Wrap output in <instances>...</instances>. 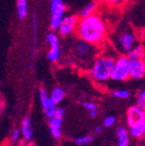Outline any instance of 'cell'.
<instances>
[{"label":"cell","instance_id":"1","mask_svg":"<svg viewBox=\"0 0 145 146\" xmlns=\"http://www.w3.org/2000/svg\"><path fill=\"white\" fill-rule=\"evenodd\" d=\"M75 35L91 45L98 46L107 36V27L98 14L94 13L87 17L79 18Z\"/></svg>","mask_w":145,"mask_h":146},{"label":"cell","instance_id":"2","mask_svg":"<svg viewBox=\"0 0 145 146\" xmlns=\"http://www.w3.org/2000/svg\"><path fill=\"white\" fill-rule=\"evenodd\" d=\"M116 59L111 55H102L93 62L89 75L96 81H106L111 78L113 68L115 66Z\"/></svg>","mask_w":145,"mask_h":146},{"label":"cell","instance_id":"3","mask_svg":"<svg viewBox=\"0 0 145 146\" xmlns=\"http://www.w3.org/2000/svg\"><path fill=\"white\" fill-rule=\"evenodd\" d=\"M130 78V60L128 56H119L111 74V79L115 81H125Z\"/></svg>","mask_w":145,"mask_h":146},{"label":"cell","instance_id":"4","mask_svg":"<svg viewBox=\"0 0 145 146\" xmlns=\"http://www.w3.org/2000/svg\"><path fill=\"white\" fill-rule=\"evenodd\" d=\"M50 10V29L53 32H57L62 19L66 15V5L63 2V0H51Z\"/></svg>","mask_w":145,"mask_h":146},{"label":"cell","instance_id":"5","mask_svg":"<svg viewBox=\"0 0 145 146\" xmlns=\"http://www.w3.org/2000/svg\"><path fill=\"white\" fill-rule=\"evenodd\" d=\"M95 47L81 39H78L73 45V53L80 61H88L95 56Z\"/></svg>","mask_w":145,"mask_h":146},{"label":"cell","instance_id":"6","mask_svg":"<svg viewBox=\"0 0 145 146\" xmlns=\"http://www.w3.org/2000/svg\"><path fill=\"white\" fill-rule=\"evenodd\" d=\"M79 16L75 15V14H67L63 17L61 23L59 25V29L57 32L59 33L61 36H70L73 34L76 33L77 25L79 21Z\"/></svg>","mask_w":145,"mask_h":146},{"label":"cell","instance_id":"7","mask_svg":"<svg viewBox=\"0 0 145 146\" xmlns=\"http://www.w3.org/2000/svg\"><path fill=\"white\" fill-rule=\"evenodd\" d=\"M46 41L49 45V51L47 53V58L50 62H57L61 55L59 36L55 32L49 33L46 36Z\"/></svg>","mask_w":145,"mask_h":146},{"label":"cell","instance_id":"8","mask_svg":"<svg viewBox=\"0 0 145 146\" xmlns=\"http://www.w3.org/2000/svg\"><path fill=\"white\" fill-rule=\"evenodd\" d=\"M137 39L135 35L128 30L122 31L117 36V44L123 53L128 54L136 46Z\"/></svg>","mask_w":145,"mask_h":146},{"label":"cell","instance_id":"9","mask_svg":"<svg viewBox=\"0 0 145 146\" xmlns=\"http://www.w3.org/2000/svg\"><path fill=\"white\" fill-rule=\"evenodd\" d=\"M39 98L41 100V104L44 112H45V115L48 118H53L55 116V113H56L57 104H55V102L51 98V96H48L47 91L44 88H41L39 91Z\"/></svg>","mask_w":145,"mask_h":146},{"label":"cell","instance_id":"10","mask_svg":"<svg viewBox=\"0 0 145 146\" xmlns=\"http://www.w3.org/2000/svg\"><path fill=\"white\" fill-rule=\"evenodd\" d=\"M145 121V110L139 106H132L127 111V123L130 127Z\"/></svg>","mask_w":145,"mask_h":146},{"label":"cell","instance_id":"11","mask_svg":"<svg viewBox=\"0 0 145 146\" xmlns=\"http://www.w3.org/2000/svg\"><path fill=\"white\" fill-rule=\"evenodd\" d=\"M130 60V78L142 79L145 76V58Z\"/></svg>","mask_w":145,"mask_h":146},{"label":"cell","instance_id":"12","mask_svg":"<svg viewBox=\"0 0 145 146\" xmlns=\"http://www.w3.org/2000/svg\"><path fill=\"white\" fill-rule=\"evenodd\" d=\"M62 120L63 118H59V117H53L50 118L49 121V128H50V132L52 136L55 139H59L62 135L61 132V126H62Z\"/></svg>","mask_w":145,"mask_h":146},{"label":"cell","instance_id":"13","mask_svg":"<svg viewBox=\"0 0 145 146\" xmlns=\"http://www.w3.org/2000/svg\"><path fill=\"white\" fill-rule=\"evenodd\" d=\"M21 131L25 139L27 141H31L33 138V126L30 117H25L21 122Z\"/></svg>","mask_w":145,"mask_h":146},{"label":"cell","instance_id":"14","mask_svg":"<svg viewBox=\"0 0 145 146\" xmlns=\"http://www.w3.org/2000/svg\"><path fill=\"white\" fill-rule=\"evenodd\" d=\"M117 146H128L129 145V135L127 130L123 126L117 129Z\"/></svg>","mask_w":145,"mask_h":146},{"label":"cell","instance_id":"15","mask_svg":"<svg viewBox=\"0 0 145 146\" xmlns=\"http://www.w3.org/2000/svg\"><path fill=\"white\" fill-rule=\"evenodd\" d=\"M96 9H98V3L95 2V1H90V2H88L85 6H83L80 9L78 16L81 18V17H87L89 15H92V14L95 13Z\"/></svg>","mask_w":145,"mask_h":146},{"label":"cell","instance_id":"16","mask_svg":"<svg viewBox=\"0 0 145 146\" xmlns=\"http://www.w3.org/2000/svg\"><path fill=\"white\" fill-rule=\"evenodd\" d=\"M27 0H16V13L19 21L27 17Z\"/></svg>","mask_w":145,"mask_h":146},{"label":"cell","instance_id":"17","mask_svg":"<svg viewBox=\"0 0 145 146\" xmlns=\"http://www.w3.org/2000/svg\"><path fill=\"white\" fill-rule=\"evenodd\" d=\"M129 59H142L145 58V48L142 45H136L127 54Z\"/></svg>","mask_w":145,"mask_h":146},{"label":"cell","instance_id":"18","mask_svg":"<svg viewBox=\"0 0 145 146\" xmlns=\"http://www.w3.org/2000/svg\"><path fill=\"white\" fill-rule=\"evenodd\" d=\"M130 134L135 138H140L145 134V121L139 123L138 125L130 127Z\"/></svg>","mask_w":145,"mask_h":146},{"label":"cell","instance_id":"19","mask_svg":"<svg viewBox=\"0 0 145 146\" xmlns=\"http://www.w3.org/2000/svg\"><path fill=\"white\" fill-rule=\"evenodd\" d=\"M51 98L55 102V104H59L65 96V91L61 87H55L51 92Z\"/></svg>","mask_w":145,"mask_h":146},{"label":"cell","instance_id":"20","mask_svg":"<svg viewBox=\"0 0 145 146\" xmlns=\"http://www.w3.org/2000/svg\"><path fill=\"white\" fill-rule=\"evenodd\" d=\"M38 29H39L38 17H37L36 14H34V16H33V44H34V46H36L37 42H38Z\"/></svg>","mask_w":145,"mask_h":146},{"label":"cell","instance_id":"21","mask_svg":"<svg viewBox=\"0 0 145 146\" xmlns=\"http://www.w3.org/2000/svg\"><path fill=\"white\" fill-rule=\"evenodd\" d=\"M92 141V136L91 135H85V136L78 137L74 140V142L76 143V145L78 146H86L87 144H89Z\"/></svg>","mask_w":145,"mask_h":146},{"label":"cell","instance_id":"22","mask_svg":"<svg viewBox=\"0 0 145 146\" xmlns=\"http://www.w3.org/2000/svg\"><path fill=\"white\" fill-rule=\"evenodd\" d=\"M113 96L117 98H121V100H125L130 96V92L127 89H118L113 92Z\"/></svg>","mask_w":145,"mask_h":146},{"label":"cell","instance_id":"23","mask_svg":"<svg viewBox=\"0 0 145 146\" xmlns=\"http://www.w3.org/2000/svg\"><path fill=\"white\" fill-rule=\"evenodd\" d=\"M136 105L145 110V88L142 89L138 94L136 98Z\"/></svg>","mask_w":145,"mask_h":146},{"label":"cell","instance_id":"24","mask_svg":"<svg viewBox=\"0 0 145 146\" xmlns=\"http://www.w3.org/2000/svg\"><path fill=\"white\" fill-rule=\"evenodd\" d=\"M102 1L111 7H120L126 2V0H102Z\"/></svg>","mask_w":145,"mask_h":146},{"label":"cell","instance_id":"25","mask_svg":"<svg viewBox=\"0 0 145 146\" xmlns=\"http://www.w3.org/2000/svg\"><path fill=\"white\" fill-rule=\"evenodd\" d=\"M116 123V117L115 116H108L107 118L104 120V126L107 128H110L114 126Z\"/></svg>","mask_w":145,"mask_h":146},{"label":"cell","instance_id":"26","mask_svg":"<svg viewBox=\"0 0 145 146\" xmlns=\"http://www.w3.org/2000/svg\"><path fill=\"white\" fill-rule=\"evenodd\" d=\"M82 106H83L86 110H88L89 112H90V111H96V109H98V107H96L95 104L89 103V102H83V103H82Z\"/></svg>","mask_w":145,"mask_h":146},{"label":"cell","instance_id":"27","mask_svg":"<svg viewBox=\"0 0 145 146\" xmlns=\"http://www.w3.org/2000/svg\"><path fill=\"white\" fill-rule=\"evenodd\" d=\"M18 137H19V131L17 129H14L13 132H12V135H11V143L14 144L15 142H17L18 140Z\"/></svg>","mask_w":145,"mask_h":146},{"label":"cell","instance_id":"28","mask_svg":"<svg viewBox=\"0 0 145 146\" xmlns=\"http://www.w3.org/2000/svg\"><path fill=\"white\" fill-rule=\"evenodd\" d=\"M64 109L63 108H57L56 110V113H55V116L54 117H59V118H63L64 117Z\"/></svg>","mask_w":145,"mask_h":146},{"label":"cell","instance_id":"29","mask_svg":"<svg viewBox=\"0 0 145 146\" xmlns=\"http://www.w3.org/2000/svg\"><path fill=\"white\" fill-rule=\"evenodd\" d=\"M95 132L96 133H100L102 131V126H98V127H95Z\"/></svg>","mask_w":145,"mask_h":146},{"label":"cell","instance_id":"30","mask_svg":"<svg viewBox=\"0 0 145 146\" xmlns=\"http://www.w3.org/2000/svg\"><path fill=\"white\" fill-rule=\"evenodd\" d=\"M89 115H90L91 118H94V117L96 116V111H90V112H89Z\"/></svg>","mask_w":145,"mask_h":146}]
</instances>
